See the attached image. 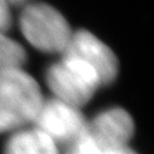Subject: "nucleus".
<instances>
[{
	"label": "nucleus",
	"mask_w": 154,
	"mask_h": 154,
	"mask_svg": "<svg viewBox=\"0 0 154 154\" xmlns=\"http://www.w3.org/2000/svg\"><path fill=\"white\" fill-rule=\"evenodd\" d=\"M134 131L131 115L123 108H110L88 122L84 137L101 154L112 148L128 146Z\"/></svg>",
	"instance_id": "39448f33"
},
{
	"label": "nucleus",
	"mask_w": 154,
	"mask_h": 154,
	"mask_svg": "<svg viewBox=\"0 0 154 154\" xmlns=\"http://www.w3.org/2000/svg\"><path fill=\"white\" fill-rule=\"evenodd\" d=\"M5 2H6L10 6H18V5H23V4H26L28 0H5Z\"/></svg>",
	"instance_id": "9b49d317"
},
{
	"label": "nucleus",
	"mask_w": 154,
	"mask_h": 154,
	"mask_svg": "<svg viewBox=\"0 0 154 154\" xmlns=\"http://www.w3.org/2000/svg\"><path fill=\"white\" fill-rule=\"evenodd\" d=\"M43 101L39 84L22 68L0 70V134L33 124Z\"/></svg>",
	"instance_id": "f257e3e1"
},
{
	"label": "nucleus",
	"mask_w": 154,
	"mask_h": 154,
	"mask_svg": "<svg viewBox=\"0 0 154 154\" xmlns=\"http://www.w3.org/2000/svg\"><path fill=\"white\" fill-rule=\"evenodd\" d=\"M72 55L80 58L97 73L101 85L114 82L118 74V58L115 54L96 35L86 29L73 32L68 48L62 55Z\"/></svg>",
	"instance_id": "423d86ee"
},
{
	"label": "nucleus",
	"mask_w": 154,
	"mask_h": 154,
	"mask_svg": "<svg viewBox=\"0 0 154 154\" xmlns=\"http://www.w3.org/2000/svg\"><path fill=\"white\" fill-rule=\"evenodd\" d=\"M26 60L23 46L11 39L6 33L0 32V70L22 68Z\"/></svg>",
	"instance_id": "6e6552de"
},
{
	"label": "nucleus",
	"mask_w": 154,
	"mask_h": 154,
	"mask_svg": "<svg viewBox=\"0 0 154 154\" xmlns=\"http://www.w3.org/2000/svg\"><path fill=\"white\" fill-rule=\"evenodd\" d=\"M11 6L5 2L0 0V32L6 33L12 24V16H11Z\"/></svg>",
	"instance_id": "1a4fd4ad"
},
{
	"label": "nucleus",
	"mask_w": 154,
	"mask_h": 154,
	"mask_svg": "<svg viewBox=\"0 0 154 154\" xmlns=\"http://www.w3.org/2000/svg\"><path fill=\"white\" fill-rule=\"evenodd\" d=\"M33 125L48 135L58 148L67 149L82 137L88 120L80 108L51 97L44 98Z\"/></svg>",
	"instance_id": "20e7f679"
},
{
	"label": "nucleus",
	"mask_w": 154,
	"mask_h": 154,
	"mask_svg": "<svg viewBox=\"0 0 154 154\" xmlns=\"http://www.w3.org/2000/svg\"><path fill=\"white\" fill-rule=\"evenodd\" d=\"M46 83L54 97L76 108L85 106L101 85L92 67L72 55H61V60L49 67Z\"/></svg>",
	"instance_id": "7ed1b4c3"
},
{
	"label": "nucleus",
	"mask_w": 154,
	"mask_h": 154,
	"mask_svg": "<svg viewBox=\"0 0 154 154\" xmlns=\"http://www.w3.org/2000/svg\"><path fill=\"white\" fill-rule=\"evenodd\" d=\"M101 154H137V153L134 152L129 146H123V147L112 148V149L104 150V152H102Z\"/></svg>",
	"instance_id": "9d476101"
},
{
	"label": "nucleus",
	"mask_w": 154,
	"mask_h": 154,
	"mask_svg": "<svg viewBox=\"0 0 154 154\" xmlns=\"http://www.w3.org/2000/svg\"><path fill=\"white\" fill-rule=\"evenodd\" d=\"M20 27L27 42L46 54L62 55L73 35L63 15L45 3L27 4L20 16Z\"/></svg>",
	"instance_id": "f03ea898"
},
{
	"label": "nucleus",
	"mask_w": 154,
	"mask_h": 154,
	"mask_svg": "<svg viewBox=\"0 0 154 154\" xmlns=\"http://www.w3.org/2000/svg\"><path fill=\"white\" fill-rule=\"evenodd\" d=\"M5 154H60L57 144L36 128L17 130L8 141Z\"/></svg>",
	"instance_id": "0eeeda50"
}]
</instances>
